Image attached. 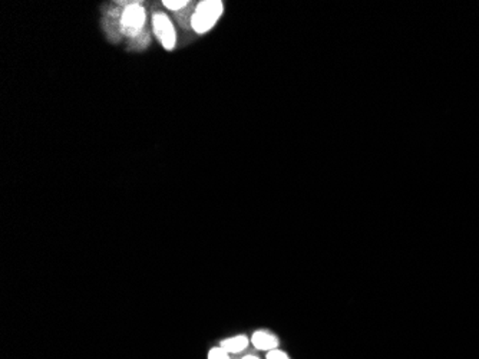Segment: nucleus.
I'll list each match as a JSON object with an SVG mask.
<instances>
[{
  "instance_id": "3",
  "label": "nucleus",
  "mask_w": 479,
  "mask_h": 359,
  "mask_svg": "<svg viewBox=\"0 0 479 359\" xmlns=\"http://www.w3.org/2000/svg\"><path fill=\"white\" fill-rule=\"evenodd\" d=\"M152 28H154V32L161 45L167 50H172L176 48L177 32L169 16H167L164 12H156L154 16H152Z\"/></svg>"
},
{
  "instance_id": "2",
  "label": "nucleus",
  "mask_w": 479,
  "mask_h": 359,
  "mask_svg": "<svg viewBox=\"0 0 479 359\" xmlns=\"http://www.w3.org/2000/svg\"><path fill=\"white\" fill-rule=\"evenodd\" d=\"M147 12L140 3L128 5L120 17L121 32L128 37H137L145 28Z\"/></svg>"
},
{
  "instance_id": "4",
  "label": "nucleus",
  "mask_w": 479,
  "mask_h": 359,
  "mask_svg": "<svg viewBox=\"0 0 479 359\" xmlns=\"http://www.w3.org/2000/svg\"><path fill=\"white\" fill-rule=\"evenodd\" d=\"M253 345L260 351H273L279 347L277 336L268 333L265 331H259L252 336Z\"/></svg>"
},
{
  "instance_id": "7",
  "label": "nucleus",
  "mask_w": 479,
  "mask_h": 359,
  "mask_svg": "<svg viewBox=\"0 0 479 359\" xmlns=\"http://www.w3.org/2000/svg\"><path fill=\"white\" fill-rule=\"evenodd\" d=\"M208 359H229V356H228V352L220 347V348H213L212 351H209Z\"/></svg>"
},
{
  "instance_id": "5",
  "label": "nucleus",
  "mask_w": 479,
  "mask_h": 359,
  "mask_svg": "<svg viewBox=\"0 0 479 359\" xmlns=\"http://www.w3.org/2000/svg\"><path fill=\"white\" fill-rule=\"evenodd\" d=\"M248 345V338L247 336H234V338H229V339H225V341L221 342V348L224 351H227L228 353H238L241 351H244Z\"/></svg>"
},
{
  "instance_id": "6",
  "label": "nucleus",
  "mask_w": 479,
  "mask_h": 359,
  "mask_svg": "<svg viewBox=\"0 0 479 359\" xmlns=\"http://www.w3.org/2000/svg\"><path fill=\"white\" fill-rule=\"evenodd\" d=\"M162 5L169 10H181L187 8L189 2H187V0H184V2H181V0H165V2H162Z\"/></svg>"
},
{
  "instance_id": "1",
  "label": "nucleus",
  "mask_w": 479,
  "mask_h": 359,
  "mask_svg": "<svg viewBox=\"0 0 479 359\" xmlns=\"http://www.w3.org/2000/svg\"><path fill=\"white\" fill-rule=\"evenodd\" d=\"M223 9L224 6L220 0H204V2H200L193 16H191V28L198 35L212 30L223 15Z\"/></svg>"
},
{
  "instance_id": "9",
  "label": "nucleus",
  "mask_w": 479,
  "mask_h": 359,
  "mask_svg": "<svg viewBox=\"0 0 479 359\" xmlns=\"http://www.w3.org/2000/svg\"><path fill=\"white\" fill-rule=\"evenodd\" d=\"M243 359H260V358H257V356H252V355H248V356H244Z\"/></svg>"
},
{
  "instance_id": "8",
  "label": "nucleus",
  "mask_w": 479,
  "mask_h": 359,
  "mask_svg": "<svg viewBox=\"0 0 479 359\" xmlns=\"http://www.w3.org/2000/svg\"><path fill=\"white\" fill-rule=\"evenodd\" d=\"M267 359H290L289 355L279 351V349H273L267 353Z\"/></svg>"
}]
</instances>
